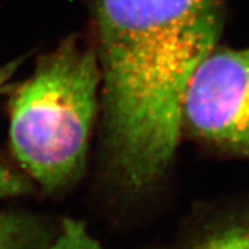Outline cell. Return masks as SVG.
<instances>
[{"label":"cell","mask_w":249,"mask_h":249,"mask_svg":"<svg viewBox=\"0 0 249 249\" xmlns=\"http://www.w3.org/2000/svg\"><path fill=\"white\" fill-rule=\"evenodd\" d=\"M102 74L94 50L69 37L42 56L10 103V145L20 165L47 192L84 172Z\"/></svg>","instance_id":"obj_2"},{"label":"cell","mask_w":249,"mask_h":249,"mask_svg":"<svg viewBox=\"0 0 249 249\" xmlns=\"http://www.w3.org/2000/svg\"><path fill=\"white\" fill-rule=\"evenodd\" d=\"M31 190L32 186L26 182L23 177L0 164V200L26 195L31 192Z\"/></svg>","instance_id":"obj_7"},{"label":"cell","mask_w":249,"mask_h":249,"mask_svg":"<svg viewBox=\"0 0 249 249\" xmlns=\"http://www.w3.org/2000/svg\"><path fill=\"white\" fill-rule=\"evenodd\" d=\"M31 231V221L27 217L0 213V249H23Z\"/></svg>","instance_id":"obj_5"},{"label":"cell","mask_w":249,"mask_h":249,"mask_svg":"<svg viewBox=\"0 0 249 249\" xmlns=\"http://www.w3.org/2000/svg\"><path fill=\"white\" fill-rule=\"evenodd\" d=\"M182 128L249 157V47L213 49L201 61L184 94Z\"/></svg>","instance_id":"obj_3"},{"label":"cell","mask_w":249,"mask_h":249,"mask_svg":"<svg viewBox=\"0 0 249 249\" xmlns=\"http://www.w3.org/2000/svg\"><path fill=\"white\" fill-rule=\"evenodd\" d=\"M221 20L223 0H98L106 146L124 190H149L167 172L187 87Z\"/></svg>","instance_id":"obj_1"},{"label":"cell","mask_w":249,"mask_h":249,"mask_svg":"<svg viewBox=\"0 0 249 249\" xmlns=\"http://www.w3.org/2000/svg\"><path fill=\"white\" fill-rule=\"evenodd\" d=\"M49 249H102L82 221L66 219Z\"/></svg>","instance_id":"obj_4"},{"label":"cell","mask_w":249,"mask_h":249,"mask_svg":"<svg viewBox=\"0 0 249 249\" xmlns=\"http://www.w3.org/2000/svg\"><path fill=\"white\" fill-rule=\"evenodd\" d=\"M201 249H249V219L210 235Z\"/></svg>","instance_id":"obj_6"}]
</instances>
